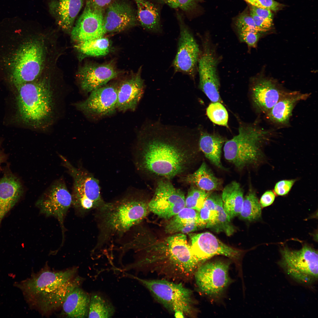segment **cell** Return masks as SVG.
<instances>
[{
	"mask_svg": "<svg viewBox=\"0 0 318 318\" xmlns=\"http://www.w3.org/2000/svg\"><path fill=\"white\" fill-rule=\"evenodd\" d=\"M191 251L200 264L217 255L228 257L236 264L239 262L243 251L223 243L209 232L188 233Z\"/></svg>",
	"mask_w": 318,
	"mask_h": 318,
	"instance_id": "cell-11",
	"label": "cell"
},
{
	"mask_svg": "<svg viewBox=\"0 0 318 318\" xmlns=\"http://www.w3.org/2000/svg\"><path fill=\"white\" fill-rule=\"evenodd\" d=\"M287 91L273 81L261 77L252 83L250 98L256 111L266 115Z\"/></svg>",
	"mask_w": 318,
	"mask_h": 318,
	"instance_id": "cell-17",
	"label": "cell"
},
{
	"mask_svg": "<svg viewBox=\"0 0 318 318\" xmlns=\"http://www.w3.org/2000/svg\"><path fill=\"white\" fill-rule=\"evenodd\" d=\"M255 191L250 189L244 198L238 216L241 219L249 221L259 219L261 216V208Z\"/></svg>",
	"mask_w": 318,
	"mask_h": 318,
	"instance_id": "cell-30",
	"label": "cell"
},
{
	"mask_svg": "<svg viewBox=\"0 0 318 318\" xmlns=\"http://www.w3.org/2000/svg\"><path fill=\"white\" fill-rule=\"evenodd\" d=\"M84 280L78 275L77 267L55 270L46 265L14 286L21 291L30 309L47 316L62 307L68 294Z\"/></svg>",
	"mask_w": 318,
	"mask_h": 318,
	"instance_id": "cell-2",
	"label": "cell"
},
{
	"mask_svg": "<svg viewBox=\"0 0 318 318\" xmlns=\"http://www.w3.org/2000/svg\"><path fill=\"white\" fill-rule=\"evenodd\" d=\"M134 0L137 7V18L142 26L152 32H160V16L158 7L146 0Z\"/></svg>",
	"mask_w": 318,
	"mask_h": 318,
	"instance_id": "cell-28",
	"label": "cell"
},
{
	"mask_svg": "<svg viewBox=\"0 0 318 318\" xmlns=\"http://www.w3.org/2000/svg\"><path fill=\"white\" fill-rule=\"evenodd\" d=\"M96 6L102 9L107 7L111 3L112 0H88Z\"/></svg>",
	"mask_w": 318,
	"mask_h": 318,
	"instance_id": "cell-46",
	"label": "cell"
},
{
	"mask_svg": "<svg viewBox=\"0 0 318 318\" xmlns=\"http://www.w3.org/2000/svg\"><path fill=\"white\" fill-rule=\"evenodd\" d=\"M216 210L217 211L216 219L209 228L217 233L223 232L228 236L231 235L236 231V228L223 209L221 198L217 203Z\"/></svg>",
	"mask_w": 318,
	"mask_h": 318,
	"instance_id": "cell-32",
	"label": "cell"
},
{
	"mask_svg": "<svg viewBox=\"0 0 318 318\" xmlns=\"http://www.w3.org/2000/svg\"><path fill=\"white\" fill-rule=\"evenodd\" d=\"M235 24L238 31H253L259 32L250 14L246 12H242L238 16Z\"/></svg>",
	"mask_w": 318,
	"mask_h": 318,
	"instance_id": "cell-38",
	"label": "cell"
},
{
	"mask_svg": "<svg viewBox=\"0 0 318 318\" xmlns=\"http://www.w3.org/2000/svg\"><path fill=\"white\" fill-rule=\"evenodd\" d=\"M296 181V179H290L282 180L278 181L274 186V192L278 196L286 195L289 192Z\"/></svg>",
	"mask_w": 318,
	"mask_h": 318,
	"instance_id": "cell-42",
	"label": "cell"
},
{
	"mask_svg": "<svg viewBox=\"0 0 318 318\" xmlns=\"http://www.w3.org/2000/svg\"><path fill=\"white\" fill-rule=\"evenodd\" d=\"M83 2V0H52L49 4V11L59 26L63 30L69 32Z\"/></svg>",
	"mask_w": 318,
	"mask_h": 318,
	"instance_id": "cell-22",
	"label": "cell"
},
{
	"mask_svg": "<svg viewBox=\"0 0 318 318\" xmlns=\"http://www.w3.org/2000/svg\"><path fill=\"white\" fill-rule=\"evenodd\" d=\"M230 263L221 260L207 261L201 264L194 276L200 290L214 298L221 296L231 282L229 275Z\"/></svg>",
	"mask_w": 318,
	"mask_h": 318,
	"instance_id": "cell-9",
	"label": "cell"
},
{
	"mask_svg": "<svg viewBox=\"0 0 318 318\" xmlns=\"http://www.w3.org/2000/svg\"><path fill=\"white\" fill-rule=\"evenodd\" d=\"M250 14L260 32H266L271 28L272 23L261 18L250 10Z\"/></svg>",
	"mask_w": 318,
	"mask_h": 318,
	"instance_id": "cell-43",
	"label": "cell"
},
{
	"mask_svg": "<svg viewBox=\"0 0 318 318\" xmlns=\"http://www.w3.org/2000/svg\"><path fill=\"white\" fill-rule=\"evenodd\" d=\"M148 210V204L132 194L105 202L95 210L98 232L94 251L101 250L115 239L122 237L144 219Z\"/></svg>",
	"mask_w": 318,
	"mask_h": 318,
	"instance_id": "cell-3",
	"label": "cell"
},
{
	"mask_svg": "<svg viewBox=\"0 0 318 318\" xmlns=\"http://www.w3.org/2000/svg\"><path fill=\"white\" fill-rule=\"evenodd\" d=\"M118 74L115 67L111 63L89 64L82 67L77 76L82 89L88 92L105 85L116 77Z\"/></svg>",
	"mask_w": 318,
	"mask_h": 318,
	"instance_id": "cell-19",
	"label": "cell"
},
{
	"mask_svg": "<svg viewBox=\"0 0 318 318\" xmlns=\"http://www.w3.org/2000/svg\"><path fill=\"white\" fill-rule=\"evenodd\" d=\"M145 127L139 143L140 170L150 177L167 180L188 170L196 156L194 132L158 122Z\"/></svg>",
	"mask_w": 318,
	"mask_h": 318,
	"instance_id": "cell-1",
	"label": "cell"
},
{
	"mask_svg": "<svg viewBox=\"0 0 318 318\" xmlns=\"http://www.w3.org/2000/svg\"><path fill=\"white\" fill-rule=\"evenodd\" d=\"M171 218L170 220L172 221L183 223H188L194 221L199 223L198 211L186 207Z\"/></svg>",
	"mask_w": 318,
	"mask_h": 318,
	"instance_id": "cell-37",
	"label": "cell"
},
{
	"mask_svg": "<svg viewBox=\"0 0 318 318\" xmlns=\"http://www.w3.org/2000/svg\"><path fill=\"white\" fill-rule=\"evenodd\" d=\"M76 47L83 54L97 57L107 54L110 51V44L109 39L103 37L78 43Z\"/></svg>",
	"mask_w": 318,
	"mask_h": 318,
	"instance_id": "cell-31",
	"label": "cell"
},
{
	"mask_svg": "<svg viewBox=\"0 0 318 318\" xmlns=\"http://www.w3.org/2000/svg\"><path fill=\"white\" fill-rule=\"evenodd\" d=\"M275 198V195L271 190L266 191L261 196L259 203L261 207H265L271 204Z\"/></svg>",
	"mask_w": 318,
	"mask_h": 318,
	"instance_id": "cell-45",
	"label": "cell"
},
{
	"mask_svg": "<svg viewBox=\"0 0 318 318\" xmlns=\"http://www.w3.org/2000/svg\"><path fill=\"white\" fill-rule=\"evenodd\" d=\"M218 62L212 49L205 45L198 62L199 87L212 102H221L217 71Z\"/></svg>",
	"mask_w": 318,
	"mask_h": 318,
	"instance_id": "cell-15",
	"label": "cell"
},
{
	"mask_svg": "<svg viewBox=\"0 0 318 318\" xmlns=\"http://www.w3.org/2000/svg\"><path fill=\"white\" fill-rule=\"evenodd\" d=\"M133 277L146 288L155 299L176 317L193 316L196 313L192 292L181 283L165 279H147Z\"/></svg>",
	"mask_w": 318,
	"mask_h": 318,
	"instance_id": "cell-6",
	"label": "cell"
},
{
	"mask_svg": "<svg viewBox=\"0 0 318 318\" xmlns=\"http://www.w3.org/2000/svg\"><path fill=\"white\" fill-rule=\"evenodd\" d=\"M137 17L134 10L125 1H115L106 7L103 27L105 34L120 32L135 25Z\"/></svg>",
	"mask_w": 318,
	"mask_h": 318,
	"instance_id": "cell-18",
	"label": "cell"
},
{
	"mask_svg": "<svg viewBox=\"0 0 318 318\" xmlns=\"http://www.w3.org/2000/svg\"><path fill=\"white\" fill-rule=\"evenodd\" d=\"M198 145L205 157L219 168L227 170L222 164V149L225 142L224 138L215 133L200 130L198 131Z\"/></svg>",
	"mask_w": 318,
	"mask_h": 318,
	"instance_id": "cell-24",
	"label": "cell"
},
{
	"mask_svg": "<svg viewBox=\"0 0 318 318\" xmlns=\"http://www.w3.org/2000/svg\"><path fill=\"white\" fill-rule=\"evenodd\" d=\"M65 166L73 179L72 203L82 213L102 206L105 202L102 198L98 181L92 175L73 166L61 155Z\"/></svg>",
	"mask_w": 318,
	"mask_h": 318,
	"instance_id": "cell-8",
	"label": "cell"
},
{
	"mask_svg": "<svg viewBox=\"0 0 318 318\" xmlns=\"http://www.w3.org/2000/svg\"><path fill=\"white\" fill-rule=\"evenodd\" d=\"M223 209L231 219L238 216L244 200V191L240 184L233 181L224 188L221 196Z\"/></svg>",
	"mask_w": 318,
	"mask_h": 318,
	"instance_id": "cell-27",
	"label": "cell"
},
{
	"mask_svg": "<svg viewBox=\"0 0 318 318\" xmlns=\"http://www.w3.org/2000/svg\"><path fill=\"white\" fill-rule=\"evenodd\" d=\"M217 215L216 210H211L202 206L198 211L199 222L206 228H209L215 221Z\"/></svg>",
	"mask_w": 318,
	"mask_h": 318,
	"instance_id": "cell-39",
	"label": "cell"
},
{
	"mask_svg": "<svg viewBox=\"0 0 318 318\" xmlns=\"http://www.w3.org/2000/svg\"><path fill=\"white\" fill-rule=\"evenodd\" d=\"M250 6L276 12L283 7L282 4L274 0H244Z\"/></svg>",
	"mask_w": 318,
	"mask_h": 318,
	"instance_id": "cell-40",
	"label": "cell"
},
{
	"mask_svg": "<svg viewBox=\"0 0 318 318\" xmlns=\"http://www.w3.org/2000/svg\"><path fill=\"white\" fill-rule=\"evenodd\" d=\"M104 9L87 0L83 12L71 31L72 40L78 43L103 37L105 34Z\"/></svg>",
	"mask_w": 318,
	"mask_h": 318,
	"instance_id": "cell-13",
	"label": "cell"
},
{
	"mask_svg": "<svg viewBox=\"0 0 318 318\" xmlns=\"http://www.w3.org/2000/svg\"><path fill=\"white\" fill-rule=\"evenodd\" d=\"M239 37L241 41L246 43L250 47H255L261 37V32L253 31H238Z\"/></svg>",
	"mask_w": 318,
	"mask_h": 318,
	"instance_id": "cell-41",
	"label": "cell"
},
{
	"mask_svg": "<svg viewBox=\"0 0 318 318\" xmlns=\"http://www.w3.org/2000/svg\"><path fill=\"white\" fill-rule=\"evenodd\" d=\"M185 198V207L199 211L202 207L204 201L211 192H207L191 185Z\"/></svg>",
	"mask_w": 318,
	"mask_h": 318,
	"instance_id": "cell-34",
	"label": "cell"
},
{
	"mask_svg": "<svg viewBox=\"0 0 318 318\" xmlns=\"http://www.w3.org/2000/svg\"><path fill=\"white\" fill-rule=\"evenodd\" d=\"M17 109L21 120L35 127H42L52 117L53 95L49 80L44 78L23 84L17 89Z\"/></svg>",
	"mask_w": 318,
	"mask_h": 318,
	"instance_id": "cell-4",
	"label": "cell"
},
{
	"mask_svg": "<svg viewBox=\"0 0 318 318\" xmlns=\"http://www.w3.org/2000/svg\"><path fill=\"white\" fill-rule=\"evenodd\" d=\"M115 311L112 304L103 296L97 293L90 296L87 317L110 318Z\"/></svg>",
	"mask_w": 318,
	"mask_h": 318,
	"instance_id": "cell-29",
	"label": "cell"
},
{
	"mask_svg": "<svg viewBox=\"0 0 318 318\" xmlns=\"http://www.w3.org/2000/svg\"><path fill=\"white\" fill-rule=\"evenodd\" d=\"M72 195L62 180L54 182L36 203L40 211L47 216H52L63 224L64 217L72 203Z\"/></svg>",
	"mask_w": 318,
	"mask_h": 318,
	"instance_id": "cell-14",
	"label": "cell"
},
{
	"mask_svg": "<svg viewBox=\"0 0 318 318\" xmlns=\"http://www.w3.org/2000/svg\"><path fill=\"white\" fill-rule=\"evenodd\" d=\"M23 192L18 179L10 173L4 174L0 180V224L7 213L13 207Z\"/></svg>",
	"mask_w": 318,
	"mask_h": 318,
	"instance_id": "cell-23",
	"label": "cell"
},
{
	"mask_svg": "<svg viewBox=\"0 0 318 318\" xmlns=\"http://www.w3.org/2000/svg\"><path fill=\"white\" fill-rule=\"evenodd\" d=\"M140 69L117 87V109L119 110L134 111L141 99L144 85Z\"/></svg>",
	"mask_w": 318,
	"mask_h": 318,
	"instance_id": "cell-20",
	"label": "cell"
},
{
	"mask_svg": "<svg viewBox=\"0 0 318 318\" xmlns=\"http://www.w3.org/2000/svg\"><path fill=\"white\" fill-rule=\"evenodd\" d=\"M85 100L77 107L87 115L104 116L114 113L117 109V86L104 85L90 92Z\"/></svg>",
	"mask_w": 318,
	"mask_h": 318,
	"instance_id": "cell-16",
	"label": "cell"
},
{
	"mask_svg": "<svg viewBox=\"0 0 318 318\" xmlns=\"http://www.w3.org/2000/svg\"><path fill=\"white\" fill-rule=\"evenodd\" d=\"M271 134L254 124L240 123L238 135L224 143L225 158L238 170L256 165L262 155L261 146Z\"/></svg>",
	"mask_w": 318,
	"mask_h": 318,
	"instance_id": "cell-5",
	"label": "cell"
},
{
	"mask_svg": "<svg viewBox=\"0 0 318 318\" xmlns=\"http://www.w3.org/2000/svg\"><path fill=\"white\" fill-rule=\"evenodd\" d=\"M250 10L261 18L272 23L273 15L270 10L257 8L251 6Z\"/></svg>",
	"mask_w": 318,
	"mask_h": 318,
	"instance_id": "cell-44",
	"label": "cell"
},
{
	"mask_svg": "<svg viewBox=\"0 0 318 318\" xmlns=\"http://www.w3.org/2000/svg\"><path fill=\"white\" fill-rule=\"evenodd\" d=\"M185 181L207 192L219 190L221 188V180L216 177L205 162L193 173L187 175Z\"/></svg>",
	"mask_w": 318,
	"mask_h": 318,
	"instance_id": "cell-26",
	"label": "cell"
},
{
	"mask_svg": "<svg viewBox=\"0 0 318 318\" xmlns=\"http://www.w3.org/2000/svg\"><path fill=\"white\" fill-rule=\"evenodd\" d=\"M177 16L180 34L177 51L172 66L176 72L193 77L200 57L198 45L181 15L177 13Z\"/></svg>",
	"mask_w": 318,
	"mask_h": 318,
	"instance_id": "cell-12",
	"label": "cell"
},
{
	"mask_svg": "<svg viewBox=\"0 0 318 318\" xmlns=\"http://www.w3.org/2000/svg\"><path fill=\"white\" fill-rule=\"evenodd\" d=\"M206 112L208 117L213 123L219 125L228 126V113L221 102H212L207 107Z\"/></svg>",
	"mask_w": 318,
	"mask_h": 318,
	"instance_id": "cell-33",
	"label": "cell"
},
{
	"mask_svg": "<svg viewBox=\"0 0 318 318\" xmlns=\"http://www.w3.org/2000/svg\"><path fill=\"white\" fill-rule=\"evenodd\" d=\"M183 192L167 179L157 182L154 195L148 203L149 210L160 217L169 219L185 207Z\"/></svg>",
	"mask_w": 318,
	"mask_h": 318,
	"instance_id": "cell-10",
	"label": "cell"
},
{
	"mask_svg": "<svg viewBox=\"0 0 318 318\" xmlns=\"http://www.w3.org/2000/svg\"><path fill=\"white\" fill-rule=\"evenodd\" d=\"M170 7L179 8L186 13L193 12L197 7L201 0H158Z\"/></svg>",
	"mask_w": 318,
	"mask_h": 318,
	"instance_id": "cell-36",
	"label": "cell"
},
{
	"mask_svg": "<svg viewBox=\"0 0 318 318\" xmlns=\"http://www.w3.org/2000/svg\"><path fill=\"white\" fill-rule=\"evenodd\" d=\"M90 298V295L80 287L75 288L62 304V313L67 317H87Z\"/></svg>",
	"mask_w": 318,
	"mask_h": 318,
	"instance_id": "cell-25",
	"label": "cell"
},
{
	"mask_svg": "<svg viewBox=\"0 0 318 318\" xmlns=\"http://www.w3.org/2000/svg\"><path fill=\"white\" fill-rule=\"evenodd\" d=\"M281 258L279 265L297 282L312 285L318 280V251L308 245L299 250L284 246L280 249Z\"/></svg>",
	"mask_w": 318,
	"mask_h": 318,
	"instance_id": "cell-7",
	"label": "cell"
},
{
	"mask_svg": "<svg viewBox=\"0 0 318 318\" xmlns=\"http://www.w3.org/2000/svg\"><path fill=\"white\" fill-rule=\"evenodd\" d=\"M310 95L297 91H287L265 115L266 118L278 127H287L289 125L290 120L297 104L306 100Z\"/></svg>",
	"mask_w": 318,
	"mask_h": 318,
	"instance_id": "cell-21",
	"label": "cell"
},
{
	"mask_svg": "<svg viewBox=\"0 0 318 318\" xmlns=\"http://www.w3.org/2000/svg\"><path fill=\"white\" fill-rule=\"evenodd\" d=\"M205 228L204 226L197 221L182 223L170 220L165 226V231L166 233L170 234L178 232L189 233Z\"/></svg>",
	"mask_w": 318,
	"mask_h": 318,
	"instance_id": "cell-35",
	"label": "cell"
}]
</instances>
